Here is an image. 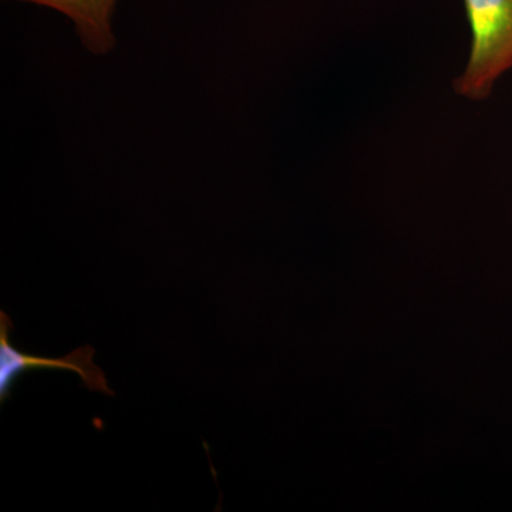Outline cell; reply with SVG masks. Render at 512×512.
Instances as JSON below:
<instances>
[{"instance_id": "cell-1", "label": "cell", "mask_w": 512, "mask_h": 512, "mask_svg": "<svg viewBox=\"0 0 512 512\" xmlns=\"http://www.w3.org/2000/svg\"><path fill=\"white\" fill-rule=\"evenodd\" d=\"M463 5L470 52L453 89L461 99L484 101L512 70V0H463Z\"/></svg>"}, {"instance_id": "cell-3", "label": "cell", "mask_w": 512, "mask_h": 512, "mask_svg": "<svg viewBox=\"0 0 512 512\" xmlns=\"http://www.w3.org/2000/svg\"><path fill=\"white\" fill-rule=\"evenodd\" d=\"M56 10L72 20L83 46L94 55L113 49L111 16L117 0H16Z\"/></svg>"}, {"instance_id": "cell-2", "label": "cell", "mask_w": 512, "mask_h": 512, "mask_svg": "<svg viewBox=\"0 0 512 512\" xmlns=\"http://www.w3.org/2000/svg\"><path fill=\"white\" fill-rule=\"evenodd\" d=\"M10 330H12V320L2 311L0 312V400L2 403L8 399L13 384L20 376L40 369H60L77 373L90 392L114 396L106 376L101 372L100 367L93 363L96 350L92 346H83L57 359L26 355L10 343Z\"/></svg>"}]
</instances>
